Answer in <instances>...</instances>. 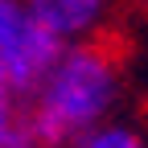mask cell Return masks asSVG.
Wrapping results in <instances>:
<instances>
[{"instance_id": "6da1fadb", "label": "cell", "mask_w": 148, "mask_h": 148, "mask_svg": "<svg viewBox=\"0 0 148 148\" xmlns=\"http://www.w3.org/2000/svg\"><path fill=\"white\" fill-rule=\"evenodd\" d=\"M123 95V58L115 45L78 41L62 45L53 66L21 99L25 127L49 148H70L86 132L111 123Z\"/></svg>"}, {"instance_id": "7a4b0ae2", "label": "cell", "mask_w": 148, "mask_h": 148, "mask_svg": "<svg viewBox=\"0 0 148 148\" xmlns=\"http://www.w3.org/2000/svg\"><path fill=\"white\" fill-rule=\"evenodd\" d=\"M58 53L62 41L29 12L25 0H0V78L21 99L41 82Z\"/></svg>"}, {"instance_id": "3957f363", "label": "cell", "mask_w": 148, "mask_h": 148, "mask_svg": "<svg viewBox=\"0 0 148 148\" xmlns=\"http://www.w3.org/2000/svg\"><path fill=\"white\" fill-rule=\"evenodd\" d=\"M25 4L62 45L99 41L115 12V0H25Z\"/></svg>"}, {"instance_id": "277c9868", "label": "cell", "mask_w": 148, "mask_h": 148, "mask_svg": "<svg viewBox=\"0 0 148 148\" xmlns=\"http://www.w3.org/2000/svg\"><path fill=\"white\" fill-rule=\"evenodd\" d=\"M70 148H148V136L132 119H111L95 132H86L82 140H74Z\"/></svg>"}, {"instance_id": "5b68a950", "label": "cell", "mask_w": 148, "mask_h": 148, "mask_svg": "<svg viewBox=\"0 0 148 148\" xmlns=\"http://www.w3.org/2000/svg\"><path fill=\"white\" fill-rule=\"evenodd\" d=\"M0 148H49V144L37 140L29 127H25V119L16 115V119H8V123H0Z\"/></svg>"}, {"instance_id": "8992f818", "label": "cell", "mask_w": 148, "mask_h": 148, "mask_svg": "<svg viewBox=\"0 0 148 148\" xmlns=\"http://www.w3.org/2000/svg\"><path fill=\"white\" fill-rule=\"evenodd\" d=\"M21 115V95L0 78V123H8V119H16Z\"/></svg>"}]
</instances>
